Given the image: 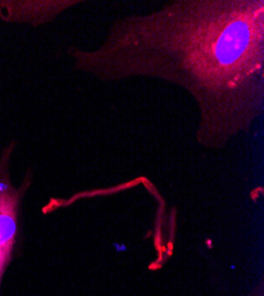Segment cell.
Here are the masks:
<instances>
[{
  "label": "cell",
  "mask_w": 264,
  "mask_h": 296,
  "mask_svg": "<svg viewBox=\"0 0 264 296\" xmlns=\"http://www.w3.org/2000/svg\"><path fill=\"white\" fill-rule=\"evenodd\" d=\"M66 55L103 82L155 78L187 91L206 148H224L263 114V0H174L116 19L99 47Z\"/></svg>",
  "instance_id": "obj_1"
},
{
  "label": "cell",
  "mask_w": 264,
  "mask_h": 296,
  "mask_svg": "<svg viewBox=\"0 0 264 296\" xmlns=\"http://www.w3.org/2000/svg\"><path fill=\"white\" fill-rule=\"evenodd\" d=\"M16 146V140L10 141L0 154V284L5 270L22 249V206L32 180L30 171L19 187L12 182L10 169Z\"/></svg>",
  "instance_id": "obj_2"
},
{
  "label": "cell",
  "mask_w": 264,
  "mask_h": 296,
  "mask_svg": "<svg viewBox=\"0 0 264 296\" xmlns=\"http://www.w3.org/2000/svg\"><path fill=\"white\" fill-rule=\"evenodd\" d=\"M78 1L67 0H40V1H0V19L6 23L27 24L31 26H39L55 20L71 6Z\"/></svg>",
  "instance_id": "obj_3"
}]
</instances>
